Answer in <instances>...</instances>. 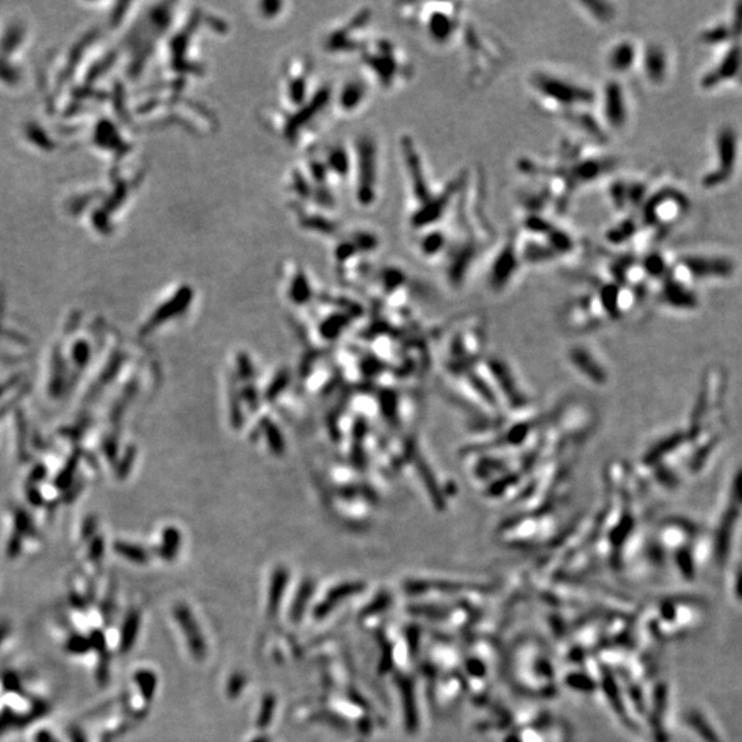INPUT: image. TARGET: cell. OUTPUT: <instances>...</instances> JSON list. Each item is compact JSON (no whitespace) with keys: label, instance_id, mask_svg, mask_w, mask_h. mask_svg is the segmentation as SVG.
Returning <instances> with one entry per match:
<instances>
[{"label":"cell","instance_id":"cell-8","mask_svg":"<svg viewBox=\"0 0 742 742\" xmlns=\"http://www.w3.org/2000/svg\"><path fill=\"white\" fill-rule=\"evenodd\" d=\"M639 64L642 65L644 73L649 82L653 84H660L667 76V54L664 48L658 44H649L639 54Z\"/></svg>","mask_w":742,"mask_h":742},{"label":"cell","instance_id":"cell-13","mask_svg":"<svg viewBox=\"0 0 742 742\" xmlns=\"http://www.w3.org/2000/svg\"><path fill=\"white\" fill-rule=\"evenodd\" d=\"M362 96H364L363 88H362V86L353 83V84H350L348 87L344 88L341 101H343L346 107H352L353 109V107H356L359 105V102L362 101L359 98H362Z\"/></svg>","mask_w":742,"mask_h":742},{"label":"cell","instance_id":"cell-3","mask_svg":"<svg viewBox=\"0 0 742 742\" xmlns=\"http://www.w3.org/2000/svg\"><path fill=\"white\" fill-rule=\"evenodd\" d=\"M600 99V120L605 131H620L628 121V103L623 86L617 80L604 84Z\"/></svg>","mask_w":742,"mask_h":742},{"label":"cell","instance_id":"cell-2","mask_svg":"<svg viewBox=\"0 0 742 742\" xmlns=\"http://www.w3.org/2000/svg\"><path fill=\"white\" fill-rule=\"evenodd\" d=\"M421 24L432 42L437 44L448 43L452 40L459 27V11L457 10V4H426Z\"/></svg>","mask_w":742,"mask_h":742},{"label":"cell","instance_id":"cell-6","mask_svg":"<svg viewBox=\"0 0 742 742\" xmlns=\"http://www.w3.org/2000/svg\"><path fill=\"white\" fill-rule=\"evenodd\" d=\"M683 207L685 197L679 191H658L648 200L644 208V220L649 225H662L676 218Z\"/></svg>","mask_w":742,"mask_h":742},{"label":"cell","instance_id":"cell-12","mask_svg":"<svg viewBox=\"0 0 742 742\" xmlns=\"http://www.w3.org/2000/svg\"><path fill=\"white\" fill-rule=\"evenodd\" d=\"M634 232H635V223L632 220H625L609 230L608 239L613 244H620L621 241L631 238Z\"/></svg>","mask_w":742,"mask_h":742},{"label":"cell","instance_id":"cell-11","mask_svg":"<svg viewBox=\"0 0 742 742\" xmlns=\"http://www.w3.org/2000/svg\"><path fill=\"white\" fill-rule=\"evenodd\" d=\"M695 274H725L732 268V262L725 259H709V258H689L683 264Z\"/></svg>","mask_w":742,"mask_h":742},{"label":"cell","instance_id":"cell-1","mask_svg":"<svg viewBox=\"0 0 742 742\" xmlns=\"http://www.w3.org/2000/svg\"><path fill=\"white\" fill-rule=\"evenodd\" d=\"M529 87L544 107L567 116L587 112L598 99L590 88L543 71H536L529 76Z\"/></svg>","mask_w":742,"mask_h":742},{"label":"cell","instance_id":"cell-5","mask_svg":"<svg viewBox=\"0 0 742 742\" xmlns=\"http://www.w3.org/2000/svg\"><path fill=\"white\" fill-rule=\"evenodd\" d=\"M521 256L519 251L517 237H510L506 244L498 251L491 269H489V285L494 292H500L507 288L509 282L514 278V274L519 271L521 264Z\"/></svg>","mask_w":742,"mask_h":742},{"label":"cell","instance_id":"cell-15","mask_svg":"<svg viewBox=\"0 0 742 742\" xmlns=\"http://www.w3.org/2000/svg\"><path fill=\"white\" fill-rule=\"evenodd\" d=\"M730 34L733 38L736 36L740 38L742 35V3L737 4L736 7V14H734V20L730 28Z\"/></svg>","mask_w":742,"mask_h":742},{"label":"cell","instance_id":"cell-14","mask_svg":"<svg viewBox=\"0 0 742 742\" xmlns=\"http://www.w3.org/2000/svg\"><path fill=\"white\" fill-rule=\"evenodd\" d=\"M732 38V34H730V29L729 28H725V27H716V28H712L709 31H706L704 35H702V39L708 43H719V42H723V40H727Z\"/></svg>","mask_w":742,"mask_h":742},{"label":"cell","instance_id":"cell-4","mask_svg":"<svg viewBox=\"0 0 742 742\" xmlns=\"http://www.w3.org/2000/svg\"><path fill=\"white\" fill-rule=\"evenodd\" d=\"M737 135L733 128H722L716 138V153H718V168L709 172L704 177L702 184L706 187L718 186L725 183L734 171L737 161Z\"/></svg>","mask_w":742,"mask_h":742},{"label":"cell","instance_id":"cell-10","mask_svg":"<svg viewBox=\"0 0 742 742\" xmlns=\"http://www.w3.org/2000/svg\"><path fill=\"white\" fill-rule=\"evenodd\" d=\"M448 245V238L444 231L438 230H429L425 231V234L421 237L418 242V251L422 256L433 259L440 256Z\"/></svg>","mask_w":742,"mask_h":742},{"label":"cell","instance_id":"cell-9","mask_svg":"<svg viewBox=\"0 0 742 742\" xmlns=\"http://www.w3.org/2000/svg\"><path fill=\"white\" fill-rule=\"evenodd\" d=\"M742 62V50L741 47L736 45L733 47L727 55L719 62V65L716 66V69H713L711 73L706 75V77L702 80V84L705 87H711V86H715V84H719L720 82L723 80H727L730 79L732 76H734L740 66H741Z\"/></svg>","mask_w":742,"mask_h":742},{"label":"cell","instance_id":"cell-7","mask_svg":"<svg viewBox=\"0 0 742 742\" xmlns=\"http://www.w3.org/2000/svg\"><path fill=\"white\" fill-rule=\"evenodd\" d=\"M638 64V45L630 39L614 42L605 54V66L613 75V77H620L630 73Z\"/></svg>","mask_w":742,"mask_h":742},{"label":"cell","instance_id":"cell-16","mask_svg":"<svg viewBox=\"0 0 742 742\" xmlns=\"http://www.w3.org/2000/svg\"><path fill=\"white\" fill-rule=\"evenodd\" d=\"M268 437H269V443H271V445H272L275 450H278V448L282 447L281 436H279V433H278L276 429L269 428V431H268Z\"/></svg>","mask_w":742,"mask_h":742}]
</instances>
